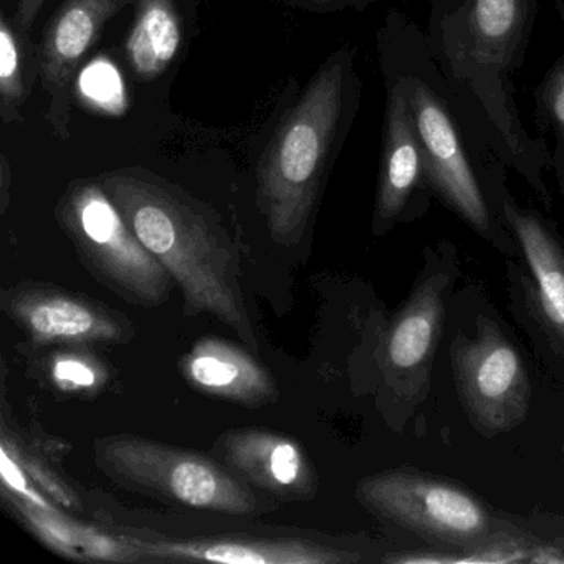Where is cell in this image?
Returning a JSON list of instances; mask_svg holds the SVG:
<instances>
[{
	"mask_svg": "<svg viewBox=\"0 0 564 564\" xmlns=\"http://www.w3.org/2000/svg\"><path fill=\"white\" fill-rule=\"evenodd\" d=\"M98 180L180 286L187 315L216 316L259 351L240 282L239 256L217 214L176 184L141 167L108 171Z\"/></svg>",
	"mask_w": 564,
	"mask_h": 564,
	"instance_id": "6da1fadb",
	"label": "cell"
},
{
	"mask_svg": "<svg viewBox=\"0 0 564 564\" xmlns=\"http://www.w3.org/2000/svg\"><path fill=\"white\" fill-rule=\"evenodd\" d=\"M351 57H329L276 128L257 167V203L270 236L299 246L318 203L351 95Z\"/></svg>",
	"mask_w": 564,
	"mask_h": 564,
	"instance_id": "7a4b0ae2",
	"label": "cell"
},
{
	"mask_svg": "<svg viewBox=\"0 0 564 564\" xmlns=\"http://www.w3.org/2000/svg\"><path fill=\"white\" fill-rule=\"evenodd\" d=\"M94 462L117 487L189 510L250 518L270 513L280 505L243 484L214 455L138 435L97 438Z\"/></svg>",
	"mask_w": 564,
	"mask_h": 564,
	"instance_id": "3957f363",
	"label": "cell"
},
{
	"mask_svg": "<svg viewBox=\"0 0 564 564\" xmlns=\"http://www.w3.org/2000/svg\"><path fill=\"white\" fill-rule=\"evenodd\" d=\"M55 216L85 269L105 289L143 308L170 300L176 282L131 229L100 180L74 181Z\"/></svg>",
	"mask_w": 564,
	"mask_h": 564,
	"instance_id": "277c9868",
	"label": "cell"
},
{
	"mask_svg": "<svg viewBox=\"0 0 564 564\" xmlns=\"http://www.w3.org/2000/svg\"><path fill=\"white\" fill-rule=\"evenodd\" d=\"M123 531L140 551L141 563L338 564L359 556L312 533L292 530H230L216 533L167 534L101 518Z\"/></svg>",
	"mask_w": 564,
	"mask_h": 564,
	"instance_id": "5b68a950",
	"label": "cell"
},
{
	"mask_svg": "<svg viewBox=\"0 0 564 564\" xmlns=\"http://www.w3.org/2000/svg\"><path fill=\"white\" fill-rule=\"evenodd\" d=\"M356 497L371 513L441 543L467 546L490 533L484 505L457 485L411 470L362 478Z\"/></svg>",
	"mask_w": 564,
	"mask_h": 564,
	"instance_id": "8992f818",
	"label": "cell"
},
{
	"mask_svg": "<svg viewBox=\"0 0 564 564\" xmlns=\"http://www.w3.org/2000/svg\"><path fill=\"white\" fill-rule=\"evenodd\" d=\"M451 361L462 404L481 434H501L527 419V366L494 322L478 318L474 338H455Z\"/></svg>",
	"mask_w": 564,
	"mask_h": 564,
	"instance_id": "52a82bcc",
	"label": "cell"
},
{
	"mask_svg": "<svg viewBox=\"0 0 564 564\" xmlns=\"http://www.w3.org/2000/svg\"><path fill=\"white\" fill-rule=\"evenodd\" d=\"M0 305L37 346L127 345L134 338L123 313L55 285L19 283L2 292Z\"/></svg>",
	"mask_w": 564,
	"mask_h": 564,
	"instance_id": "ba28073f",
	"label": "cell"
},
{
	"mask_svg": "<svg viewBox=\"0 0 564 564\" xmlns=\"http://www.w3.org/2000/svg\"><path fill=\"white\" fill-rule=\"evenodd\" d=\"M421 141L425 176L442 199L481 236L490 232L484 194L462 150L457 131L441 101L419 84L404 85Z\"/></svg>",
	"mask_w": 564,
	"mask_h": 564,
	"instance_id": "9c48e42d",
	"label": "cell"
},
{
	"mask_svg": "<svg viewBox=\"0 0 564 564\" xmlns=\"http://www.w3.org/2000/svg\"><path fill=\"white\" fill-rule=\"evenodd\" d=\"M213 455L230 474L279 501H310L318 494V477L302 445L269 429L224 432Z\"/></svg>",
	"mask_w": 564,
	"mask_h": 564,
	"instance_id": "30bf717a",
	"label": "cell"
},
{
	"mask_svg": "<svg viewBox=\"0 0 564 564\" xmlns=\"http://www.w3.org/2000/svg\"><path fill=\"white\" fill-rule=\"evenodd\" d=\"M118 11V0H65L45 28L41 82L51 100L47 120L61 141L70 138L72 82L80 62Z\"/></svg>",
	"mask_w": 564,
	"mask_h": 564,
	"instance_id": "8fae6325",
	"label": "cell"
},
{
	"mask_svg": "<svg viewBox=\"0 0 564 564\" xmlns=\"http://www.w3.org/2000/svg\"><path fill=\"white\" fill-rule=\"evenodd\" d=\"M444 273L427 276L395 315L381 346V368L389 386L401 394L424 391L445 318Z\"/></svg>",
	"mask_w": 564,
	"mask_h": 564,
	"instance_id": "7c38bea8",
	"label": "cell"
},
{
	"mask_svg": "<svg viewBox=\"0 0 564 564\" xmlns=\"http://www.w3.org/2000/svg\"><path fill=\"white\" fill-rule=\"evenodd\" d=\"M181 372L200 394L246 408L273 404L280 395L267 368L236 343L217 336L196 341L181 361Z\"/></svg>",
	"mask_w": 564,
	"mask_h": 564,
	"instance_id": "4fadbf2b",
	"label": "cell"
},
{
	"mask_svg": "<svg viewBox=\"0 0 564 564\" xmlns=\"http://www.w3.org/2000/svg\"><path fill=\"white\" fill-rule=\"evenodd\" d=\"M14 517L48 550L82 563H141L140 551L123 531L107 524L75 520L58 507H35L12 495L2 494Z\"/></svg>",
	"mask_w": 564,
	"mask_h": 564,
	"instance_id": "5bb4252c",
	"label": "cell"
},
{
	"mask_svg": "<svg viewBox=\"0 0 564 564\" xmlns=\"http://www.w3.org/2000/svg\"><path fill=\"white\" fill-rule=\"evenodd\" d=\"M425 176L421 141L404 85L389 94L384 150L376 197L375 230L382 232L401 217Z\"/></svg>",
	"mask_w": 564,
	"mask_h": 564,
	"instance_id": "9a60e30c",
	"label": "cell"
},
{
	"mask_svg": "<svg viewBox=\"0 0 564 564\" xmlns=\"http://www.w3.org/2000/svg\"><path fill=\"white\" fill-rule=\"evenodd\" d=\"M505 216L533 276L541 316L564 346V247L531 214L507 204Z\"/></svg>",
	"mask_w": 564,
	"mask_h": 564,
	"instance_id": "2e32d148",
	"label": "cell"
},
{
	"mask_svg": "<svg viewBox=\"0 0 564 564\" xmlns=\"http://www.w3.org/2000/svg\"><path fill=\"white\" fill-rule=\"evenodd\" d=\"M183 42L174 0H138L137 15L124 44L128 65L143 84L166 74Z\"/></svg>",
	"mask_w": 564,
	"mask_h": 564,
	"instance_id": "e0dca14e",
	"label": "cell"
},
{
	"mask_svg": "<svg viewBox=\"0 0 564 564\" xmlns=\"http://www.w3.org/2000/svg\"><path fill=\"white\" fill-rule=\"evenodd\" d=\"M88 348L90 346H65L48 356L45 375L55 391L91 398L107 388V366Z\"/></svg>",
	"mask_w": 564,
	"mask_h": 564,
	"instance_id": "ac0fdd59",
	"label": "cell"
},
{
	"mask_svg": "<svg viewBox=\"0 0 564 564\" xmlns=\"http://www.w3.org/2000/svg\"><path fill=\"white\" fill-rule=\"evenodd\" d=\"M523 18L524 0H474L470 22L478 52H510Z\"/></svg>",
	"mask_w": 564,
	"mask_h": 564,
	"instance_id": "d6986e66",
	"label": "cell"
},
{
	"mask_svg": "<svg viewBox=\"0 0 564 564\" xmlns=\"http://www.w3.org/2000/svg\"><path fill=\"white\" fill-rule=\"evenodd\" d=\"M14 22L0 14V117L4 123L21 121V107L25 98L22 52Z\"/></svg>",
	"mask_w": 564,
	"mask_h": 564,
	"instance_id": "ffe728a7",
	"label": "cell"
},
{
	"mask_svg": "<svg viewBox=\"0 0 564 564\" xmlns=\"http://www.w3.org/2000/svg\"><path fill=\"white\" fill-rule=\"evenodd\" d=\"M2 447L8 448L18 458L19 464L24 468L29 478L34 481L35 487L41 488L58 507L70 510V513L82 510V500L78 495L58 475H55L44 462L28 454L15 441L14 435L9 434L6 425L2 429Z\"/></svg>",
	"mask_w": 564,
	"mask_h": 564,
	"instance_id": "44dd1931",
	"label": "cell"
},
{
	"mask_svg": "<svg viewBox=\"0 0 564 564\" xmlns=\"http://www.w3.org/2000/svg\"><path fill=\"white\" fill-rule=\"evenodd\" d=\"M47 0H19L18 8H15L14 22L15 28L22 32H29L37 21V15L41 14Z\"/></svg>",
	"mask_w": 564,
	"mask_h": 564,
	"instance_id": "7402d4cb",
	"label": "cell"
},
{
	"mask_svg": "<svg viewBox=\"0 0 564 564\" xmlns=\"http://www.w3.org/2000/svg\"><path fill=\"white\" fill-rule=\"evenodd\" d=\"M547 98H550L551 113H553V118L564 137V70L554 75Z\"/></svg>",
	"mask_w": 564,
	"mask_h": 564,
	"instance_id": "603a6c76",
	"label": "cell"
},
{
	"mask_svg": "<svg viewBox=\"0 0 564 564\" xmlns=\"http://www.w3.org/2000/svg\"><path fill=\"white\" fill-rule=\"evenodd\" d=\"M14 176H12V167L9 164L8 156L2 154L0 158V213L6 214L9 203H11V187Z\"/></svg>",
	"mask_w": 564,
	"mask_h": 564,
	"instance_id": "cb8c5ba5",
	"label": "cell"
},
{
	"mask_svg": "<svg viewBox=\"0 0 564 564\" xmlns=\"http://www.w3.org/2000/svg\"><path fill=\"white\" fill-rule=\"evenodd\" d=\"M359 2H366V0H286V4L299 6L308 11H329V9L345 8Z\"/></svg>",
	"mask_w": 564,
	"mask_h": 564,
	"instance_id": "d4e9b609",
	"label": "cell"
},
{
	"mask_svg": "<svg viewBox=\"0 0 564 564\" xmlns=\"http://www.w3.org/2000/svg\"><path fill=\"white\" fill-rule=\"evenodd\" d=\"M138 0H118L120 9L127 8V6L137 4Z\"/></svg>",
	"mask_w": 564,
	"mask_h": 564,
	"instance_id": "484cf974",
	"label": "cell"
}]
</instances>
